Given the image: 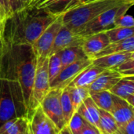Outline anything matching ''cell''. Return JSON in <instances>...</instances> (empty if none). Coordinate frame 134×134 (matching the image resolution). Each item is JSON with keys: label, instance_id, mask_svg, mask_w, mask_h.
<instances>
[{"label": "cell", "instance_id": "f1b7e54d", "mask_svg": "<svg viewBox=\"0 0 134 134\" xmlns=\"http://www.w3.org/2000/svg\"><path fill=\"white\" fill-rule=\"evenodd\" d=\"M112 70L119 72L122 77L134 76V57H130Z\"/></svg>", "mask_w": 134, "mask_h": 134}, {"label": "cell", "instance_id": "603a6c76", "mask_svg": "<svg viewBox=\"0 0 134 134\" xmlns=\"http://www.w3.org/2000/svg\"><path fill=\"white\" fill-rule=\"evenodd\" d=\"M90 97L99 109L110 111L114 103V95L109 91H102L91 93Z\"/></svg>", "mask_w": 134, "mask_h": 134}, {"label": "cell", "instance_id": "1f68e13d", "mask_svg": "<svg viewBox=\"0 0 134 134\" xmlns=\"http://www.w3.org/2000/svg\"><path fill=\"white\" fill-rule=\"evenodd\" d=\"M8 6H9L8 16H9L10 14L14 13L25 7L23 0H8Z\"/></svg>", "mask_w": 134, "mask_h": 134}, {"label": "cell", "instance_id": "ee69618b", "mask_svg": "<svg viewBox=\"0 0 134 134\" xmlns=\"http://www.w3.org/2000/svg\"><path fill=\"white\" fill-rule=\"evenodd\" d=\"M0 13L2 14V16L4 17V19H5V15H4V13H3V12H2V10L1 9V8H0Z\"/></svg>", "mask_w": 134, "mask_h": 134}, {"label": "cell", "instance_id": "277c9868", "mask_svg": "<svg viewBox=\"0 0 134 134\" xmlns=\"http://www.w3.org/2000/svg\"><path fill=\"white\" fill-rule=\"evenodd\" d=\"M49 90L50 86L48 73V57H37L33 86L27 109V118L28 120L31 118L35 110L40 107L42 101Z\"/></svg>", "mask_w": 134, "mask_h": 134}, {"label": "cell", "instance_id": "e0dca14e", "mask_svg": "<svg viewBox=\"0 0 134 134\" xmlns=\"http://www.w3.org/2000/svg\"><path fill=\"white\" fill-rule=\"evenodd\" d=\"M132 57H134V52L112 53L92 59V64L104 69H114Z\"/></svg>", "mask_w": 134, "mask_h": 134}, {"label": "cell", "instance_id": "836d02e7", "mask_svg": "<svg viewBox=\"0 0 134 134\" xmlns=\"http://www.w3.org/2000/svg\"><path fill=\"white\" fill-rule=\"evenodd\" d=\"M79 134H101V133L96 126L87 122Z\"/></svg>", "mask_w": 134, "mask_h": 134}, {"label": "cell", "instance_id": "5b68a950", "mask_svg": "<svg viewBox=\"0 0 134 134\" xmlns=\"http://www.w3.org/2000/svg\"><path fill=\"white\" fill-rule=\"evenodd\" d=\"M133 3L134 2H130L108 9L89 22L79 34L85 37L99 32H104L115 27L117 19L126 14L130 8L133 5Z\"/></svg>", "mask_w": 134, "mask_h": 134}, {"label": "cell", "instance_id": "e575fe53", "mask_svg": "<svg viewBox=\"0 0 134 134\" xmlns=\"http://www.w3.org/2000/svg\"><path fill=\"white\" fill-rule=\"evenodd\" d=\"M49 0H31V2H29V4L27 5L32 6V7H36V8H41Z\"/></svg>", "mask_w": 134, "mask_h": 134}, {"label": "cell", "instance_id": "83f0119b", "mask_svg": "<svg viewBox=\"0 0 134 134\" xmlns=\"http://www.w3.org/2000/svg\"><path fill=\"white\" fill-rule=\"evenodd\" d=\"M87 122L76 111L73 114L69 122L67 124L72 134H79L86 126Z\"/></svg>", "mask_w": 134, "mask_h": 134}, {"label": "cell", "instance_id": "6da1fadb", "mask_svg": "<svg viewBox=\"0 0 134 134\" xmlns=\"http://www.w3.org/2000/svg\"><path fill=\"white\" fill-rule=\"evenodd\" d=\"M58 16L44 8L25 6L4 20L2 42L8 45H31Z\"/></svg>", "mask_w": 134, "mask_h": 134}, {"label": "cell", "instance_id": "74e56055", "mask_svg": "<svg viewBox=\"0 0 134 134\" xmlns=\"http://www.w3.org/2000/svg\"><path fill=\"white\" fill-rule=\"evenodd\" d=\"M4 17L2 16V14L0 13V36H2V29H3V24H4Z\"/></svg>", "mask_w": 134, "mask_h": 134}, {"label": "cell", "instance_id": "60d3db41", "mask_svg": "<svg viewBox=\"0 0 134 134\" xmlns=\"http://www.w3.org/2000/svg\"><path fill=\"white\" fill-rule=\"evenodd\" d=\"M91 1H93V0H80L79 5L84 4V3H86V2H91Z\"/></svg>", "mask_w": 134, "mask_h": 134}, {"label": "cell", "instance_id": "ffe728a7", "mask_svg": "<svg viewBox=\"0 0 134 134\" xmlns=\"http://www.w3.org/2000/svg\"><path fill=\"white\" fill-rule=\"evenodd\" d=\"M80 0H49L41 8H44L50 13L59 16L68 10L77 6Z\"/></svg>", "mask_w": 134, "mask_h": 134}, {"label": "cell", "instance_id": "5bb4252c", "mask_svg": "<svg viewBox=\"0 0 134 134\" xmlns=\"http://www.w3.org/2000/svg\"><path fill=\"white\" fill-rule=\"evenodd\" d=\"M114 117L118 127L134 119V108L125 100L114 95L113 106L109 111Z\"/></svg>", "mask_w": 134, "mask_h": 134}, {"label": "cell", "instance_id": "4fadbf2b", "mask_svg": "<svg viewBox=\"0 0 134 134\" xmlns=\"http://www.w3.org/2000/svg\"><path fill=\"white\" fill-rule=\"evenodd\" d=\"M122 76L115 70L105 69L88 87L90 94L102 91H109Z\"/></svg>", "mask_w": 134, "mask_h": 134}, {"label": "cell", "instance_id": "30bf717a", "mask_svg": "<svg viewBox=\"0 0 134 134\" xmlns=\"http://www.w3.org/2000/svg\"><path fill=\"white\" fill-rule=\"evenodd\" d=\"M84 36H82L79 34L71 31L62 24V27H60L56 36L49 55L59 53L67 48L82 46L84 41Z\"/></svg>", "mask_w": 134, "mask_h": 134}, {"label": "cell", "instance_id": "52a82bcc", "mask_svg": "<svg viewBox=\"0 0 134 134\" xmlns=\"http://www.w3.org/2000/svg\"><path fill=\"white\" fill-rule=\"evenodd\" d=\"M61 27L62 22L59 16L31 44L33 50L37 57H49L56 36Z\"/></svg>", "mask_w": 134, "mask_h": 134}, {"label": "cell", "instance_id": "8fae6325", "mask_svg": "<svg viewBox=\"0 0 134 134\" xmlns=\"http://www.w3.org/2000/svg\"><path fill=\"white\" fill-rule=\"evenodd\" d=\"M33 134H58L59 130L38 107L29 119Z\"/></svg>", "mask_w": 134, "mask_h": 134}, {"label": "cell", "instance_id": "484cf974", "mask_svg": "<svg viewBox=\"0 0 134 134\" xmlns=\"http://www.w3.org/2000/svg\"><path fill=\"white\" fill-rule=\"evenodd\" d=\"M60 104H61V109L63 113V117L64 119V122L66 125L69 122L70 119H71L73 114L75 113L73 110V106L71 104V100L69 96L68 90V88H64L62 90L61 94H60Z\"/></svg>", "mask_w": 134, "mask_h": 134}, {"label": "cell", "instance_id": "d6a6232c", "mask_svg": "<svg viewBox=\"0 0 134 134\" xmlns=\"http://www.w3.org/2000/svg\"><path fill=\"white\" fill-rule=\"evenodd\" d=\"M115 134H134V119L119 126Z\"/></svg>", "mask_w": 134, "mask_h": 134}, {"label": "cell", "instance_id": "3957f363", "mask_svg": "<svg viewBox=\"0 0 134 134\" xmlns=\"http://www.w3.org/2000/svg\"><path fill=\"white\" fill-rule=\"evenodd\" d=\"M134 0H93L79 5L60 16L62 24L79 34L84 27L108 9Z\"/></svg>", "mask_w": 134, "mask_h": 134}, {"label": "cell", "instance_id": "cb8c5ba5", "mask_svg": "<svg viewBox=\"0 0 134 134\" xmlns=\"http://www.w3.org/2000/svg\"><path fill=\"white\" fill-rule=\"evenodd\" d=\"M68 90L69 96L73 106L75 112L77 111L79 106L84 102L86 99L90 97L88 88L85 87H67Z\"/></svg>", "mask_w": 134, "mask_h": 134}, {"label": "cell", "instance_id": "8d00e7d4", "mask_svg": "<svg viewBox=\"0 0 134 134\" xmlns=\"http://www.w3.org/2000/svg\"><path fill=\"white\" fill-rule=\"evenodd\" d=\"M58 134H72L71 133V130H69V128H68V126L66 125L63 129H61L60 131H59V133Z\"/></svg>", "mask_w": 134, "mask_h": 134}, {"label": "cell", "instance_id": "ab89813d", "mask_svg": "<svg viewBox=\"0 0 134 134\" xmlns=\"http://www.w3.org/2000/svg\"><path fill=\"white\" fill-rule=\"evenodd\" d=\"M2 46H3V42H2V38L0 36V58H1V56H2Z\"/></svg>", "mask_w": 134, "mask_h": 134}, {"label": "cell", "instance_id": "7a4b0ae2", "mask_svg": "<svg viewBox=\"0 0 134 134\" xmlns=\"http://www.w3.org/2000/svg\"><path fill=\"white\" fill-rule=\"evenodd\" d=\"M37 57L30 44L3 43L0 58V79L17 81L27 109L35 74Z\"/></svg>", "mask_w": 134, "mask_h": 134}, {"label": "cell", "instance_id": "ba28073f", "mask_svg": "<svg viewBox=\"0 0 134 134\" xmlns=\"http://www.w3.org/2000/svg\"><path fill=\"white\" fill-rule=\"evenodd\" d=\"M92 64V59L85 58L78 60L61 70L59 75L49 83L50 89L64 90L66 88L74 79L86 68Z\"/></svg>", "mask_w": 134, "mask_h": 134}, {"label": "cell", "instance_id": "4316f807", "mask_svg": "<svg viewBox=\"0 0 134 134\" xmlns=\"http://www.w3.org/2000/svg\"><path fill=\"white\" fill-rule=\"evenodd\" d=\"M62 70V64L59 53H53L48 57V73L49 83L59 75Z\"/></svg>", "mask_w": 134, "mask_h": 134}, {"label": "cell", "instance_id": "2e32d148", "mask_svg": "<svg viewBox=\"0 0 134 134\" xmlns=\"http://www.w3.org/2000/svg\"><path fill=\"white\" fill-rule=\"evenodd\" d=\"M104 70L102 68L91 64L82 71L68 86L88 88Z\"/></svg>", "mask_w": 134, "mask_h": 134}, {"label": "cell", "instance_id": "ac0fdd59", "mask_svg": "<svg viewBox=\"0 0 134 134\" xmlns=\"http://www.w3.org/2000/svg\"><path fill=\"white\" fill-rule=\"evenodd\" d=\"M77 112L90 124L96 126L98 129L100 112L99 108L93 101L92 98L89 97L79 106Z\"/></svg>", "mask_w": 134, "mask_h": 134}, {"label": "cell", "instance_id": "d4e9b609", "mask_svg": "<svg viewBox=\"0 0 134 134\" xmlns=\"http://www.w3.org/2000/svg\"><path fill=\"white\" fill-rule=\"evenodd\" d=\"M110 43L122 41L134 36V27H113L105 31Z\"/></svg>", "mask_w": 134, "mask_h": 134}, {"label": "cell", "instance_id": "9a60e30c", "mask_svg": "<svg viewBox=\"0 0 134 134\" xmlns=\"http://www.w3.org/2000/svg\"><path fill=\"white\" fill-rule=\"evenodd\" d=\"M113 95L119 97L130 105L134 104V76L122 77L110 90Z\"/></svg>", "mask_w": 134, "mask_h": 134}, {"label": "cell", "instance_id": "d6986e66", "mask_svg": "<svg viewBox=\"0 0 134 134\" xmlns=\"http://www.w3.org/2000/svg\"><path fill=\"white\" fill-rule=\"evenodd\" d=\"M122 52H134V36L122 41L111 42L102 51L97 53L93 59Z\"/></svg>", "mask_w": 134, "mask_h": 134}, {"label": "cell", "instance_id": "f546056e", "mask_svg": "<svg viewBox=\"0 0 134 134\" xmlns=\"http://www.w3.org/2000/svg\"><path fill=\"white\" fill-rule=\"evenodd\" d=\"M29 120L27 117L17 118L16 122L2 134H17L19 132L26 130Z\"/></svg>", "mask_w": 134, "mask_h": 134}, {"label": "cell", "instance_id": "7bdbcfd3", "mask_svg": "<svg viewBox=\"0 0 134 134\" xmlns=\"http://www.w3.org/2000/svg\"><path fill=\"white\" fill-rule=\"evenodd\" d=\"M26 129H27V128H26ZM17 134H26V130H22V131L19 132Z\"/></svg>", "mask_w": 134, "mask_h": 134}, {"label": "cell", "instance_id": "8992f818", "mask_svg": "<svg viewBox=\"0 0 134 134\" xmlns=\"http://www.w3.org/2000/svg\"><path fill=\"white\" fill-rule=\"evenodd\" d=\"M61 92L62 90L50 89L40 105L45 115L55 124L59 130L66 126L60 104Z\"/></svg>", "mask_w": 134, "mask_h": 134}, {"label": "cell", "instance_id": "f35d334b", "mask_svg": "<svg viewBox=\"0 0 134 134\" xmlns=\"http://www.w3.org/2000/svg\"><path fill=\"white\" fill-rule=\"evenodd\" d=\"M26 134H33L32 131H31V126H30L29 122H28V124H27V129H26Z\"/></svg>", "mask_w": 134, "mask_h": 134}, {"label": "cell", "instance_id": "d590c367", "mask_svg": "<svg viewBox=\"0 0 134 134\" xmlns=\"http://www.w3.org/2000/svg\"><path fill=\"white\" fill-rule=\"evenodd\" d=\"M0 8L2 10L5 16L6 17L9 13V6H8V0H0Z\"/></svg>", "mask_w": 134, "mask_h": 134}, {"label": "cell", "instance_id": "44dd1931", "mask_svg": "<svg viewBox=\"0 0 134 134\" xmlns=\"http://www.w3.org/2000/svg\"><path fill=\"white\" fill-rule=\"evenodd\" d=\"M59 54H60V57L61 60L62 69L78 60L88 57L83 52L82 46H75V47L67 48L59 52Z\"/></svg>", "mask_w": 134, "mask_h": 134}, {"label": "cell", "instance_id": "7402d4cb", "mask_svg": "<svg viewBox=\"0 0 134 134\" xmlns=\"http://www.w3.org/2000/svg\"><path fill=\"white\" fill-rule=\"evenodd\" d=\"M100 119L98 130L101 134H115L118 130V125L111 114L104 110L99 109Z\"/></svg>", "mask_w": 134, "mask_h": 134}, {"label": "cell", "instance_id": "b9f144b4", "mask_svg": "<svg viewBox=\"0 0 134 134\" xmlns=\"http://www.w3.org/2000/svg\"><path fill=\"white\" fill-rule=\"evenodd\" d=\"M23 2H24V5H25V6H27V5L29 4V2H31V0H23Z\"/></svg>", "mask_w": 134, "mask_h": 134}, {"label": "cell", "instance_id": "7c38bea8", "mask_svg": "<svg viewBox=\"0 0 134 134\" xmlns=\"http://www.w3.org/2000/svg\"><path fill=\"white\" fill-rule=\"evenodd\" d=\"M109 44L110 41L104 31L85 36L82 48L86 57L93 59Z\"/></svg>", "mask_w": 134, "mask_h": 134}, {"label": "cell", "instance_id": "4dcf8cb0", "mask_svg": "<svg viewBox=\"0 0 134 134\" xmlns=\"http://www.w3.org/2000/svg\"><path fill=\"white\" fill-rule=\"evenodd\" d=\"M134 27L133 17L131 15L124 14L119 16L115 21V27Z\"/></svg>", "mask_w": 134, "mask_h": 134}, {"label": "cell", "instance_id": "9c48e42d", "mask_svg": "<svg viewBox=\"0 0 134 134\" xmlns=\"http://www.w3.org/2000/svg\"><path fill=\"white\" fill-rule=\"evenodd\" d=\"M17 117L9 82L0 79V126L8 120Z\"/></svg>", "mask_w": 134, "mask_h": 134}]
</instances>
